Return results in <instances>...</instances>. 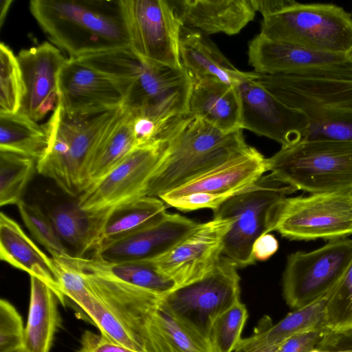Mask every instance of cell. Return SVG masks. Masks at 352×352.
<instances>
[{
	"label": "cell",
	"instance_id": "obj_1",
	"mask_svg": "<svg viewBox=\"0 0 352 352\" xmlns=\"http://www.w3.org/2000/svg\"><path fill=\"white\" fill-rule=\"evenodd\" d=\"M78 59L116 82L124 94L122 107L133 116L165 120L187 114L192 80L184 68L146 60L130 47Z\"/></svg>",
	"mask_w": 352,
	"mask_h": 352
},
{
	"label": "cell",
	"instance_id": "obj_23",
	"mask_svg": "<svg viewBox=\"0 0 352 352\" xmlns=\"http://www.w3.org/2000/svg\"><path fill=\"white\" fill-rule=\"evenodd\" d=\"M191 80L187 115L225 132L242 129V104L236 87L214 77Z\"/></svg>",
	"mask_w": 352,
	"mask_h": 352
},
{
	"label": "cell",
	"instance_id": "obj_21",
	"mask_svg": "<svg viewBox=\"0 0 352 352\" xmlns=\"http://www.w3.org/2000/svg\"><path fill=\"white\" fill-rule=\"evenodd\" d=\"M266 159L250 146L224 163L159 198H175L199 192L230 197L254 184L267 171Z\"/></svg>",
	"mask_w": 352,
	"mask_h": 352
},
{
	"label": "cell",
	"instance_id": "obj_11",
	"mask_svg": "<svg viewBox=\"0 0 352 352\" xmlns=\"http://www.w3.org/2000/svg\"><path fill=\"white\" fill-rule=\"evenodd\" d=\"M352 260V239L329 241L311 252L289 254L283 274V295L298 309L325 298L343 276Z\"/></svg>",
	"mask_w": 352,
	"mask_h": 352
},
{
	"label": "cell",
	"instance_id": "obj_15",
	"mask_svg": "<svg viewBox=\"0 0 352 352\" xmlns=\"http://www.w3.org/2000/svg\"><path fill=\"white\" fill-rule=\"evenodd\" d=\"M248 61L263 74L352 79V58L269 39L260 34L248 43Z\"/></svg>",
	"mask_w": 352,
	"mask_h": 352
},
{
	"label": "cell",
	"instance_id": "obj_4",
	"mask_svg": "<svg viewBox=\"0 0 352 352\" xmlns=\"http://www.w3.org/2000/svg\"><path fill=\"white\" fill-rule=\"evenodd\" d=\"M242 131L225 132L201 119L180 117L167 131L168 148L144 195L159 198L243 152L250 145Z\"/></svg>",
	"mask_w": 352,
	"mask_h": 352
},
{
	"label": "cell",
	"instance_id": "obj_34",
	"mask_svg": "<svg viewBox=\"0 0 352 352\" xmlns=\"http://www.w3.org/2000/svg\"><path fill=\"white\" fill-rule=\"evenodd\" d=\"M0 114H15L21 108L23 83L16 56L0 44Z\"/></svg>",
	"mask_w": 352,
	"mask_h": 352
},
{
	"label": "cell",
	"instance_id": "obj_44",
	"mask_svg": "<svg viewBox=\"0 0 352 352\" xmlns=\"http://www.w3.org/2000/svg\"><path fill=\"white\" fill-rule=\"evenodd\" d=\"M280 343L265 345L254 349L249 352H276Z\"/></svg>",
	"mask_w": 352,
	"mask_h": 352
},
{
	"label": "cell",
	"instance_id": "obj_25",
	"mask_svg": "<svg viewBox=\"0 0 352 352\" xmlns=\"http://www.w3.org/2000/svg\"><path fill=\"white\" fill-rule=\"evenodd\" d=\"M82 272H89L117 282L164 296L177 287L173 280L163 274L150 261L110 262L96 254L78 257L68 254L57 258Z\"/></svg>",
	"mask_w": 352,
	"mask_h": 352
},
{
	"label": "cell",
	"instance_id": "obj_46",
	"mask_svg": "<svg viewBox=\"0 0 352 352\" xmlns=\"http://www.w3.org/2000/svg\"><path fill=\"white\" fill-rule=\"evenodd\" d=\"M347 55L352 58V50L349 52V53Z\"/></svg>",
	"mask_w": 352,
	"mask_h": 352
},
{
	"label": "cell",
	"instance_id": "obj_40",
	"mask_svg": "<svg viewBox=\"0 0 352 352\" xmlns=\"http://www.w3.org/2000/svg\"><path fill=\"white\" fill-rule=\"evenodd\" d=\"M326 332L310 331L294 335L282 342L276 352H311Z\"/></svg>",
	"mask_w": 352,
	"mask_h": 352
},
{
	"label": "cell",
	"instance_id": "obj_12",
	"mask_svg": "<svg viewBox=\"0 0 352 352\" xmlns=\"http://www.w3.org/2000/svg\"><path fill=\"white\" fill-rule=\"evenodd\" d=\"M274 230L290 240H338L352 235V193L286 197Z\"/></svg>",
	"mask_w": 352,
	"mask_h": 352
},
{
	"label": "cell",
	"instance_id": "obj_35",
	"mask_svg": "<svg viewBox=\"0 0 352 352\" xmlns=\"http://www.w3.org/2000/svg\"><path fill=\"white\" fill-rule=\"evenodd\" d=\"M248 316L246 307L240 300L214 320L209 335L214 352H232L236 349Z\"/></svg>",
	"mask_w": 352,
	"mask_h": 352
},
{
	"label": "cell",
	"instance_id": "obj_9",
	"mask_svg": "<svg viewBox=\"0 0 352 352\" xmlns=\"http://www.w3.org/2000/svg\"><path fill=\"white\" fill-rule=\"evenodd\" d=\"M296 190L268 174L228 198L214 210V218L232 220L224 239L223 255L238 267L254 264L252 247L254 242L261 236L274 231L282 202L287 195Z\"/></svg>",
	"mask_w": 352,
	"mask_h": 352
},
{
	"label": "cell",
	"instance_id": "obj_13",
	"mask_svg": "<svg viewBox=\"0 0 352 352\" xmlns=\"http://www.w3.org/2000/svg\"><path fill=\"white\" fill-rule=\"evenodd\" d=\"M169 146L159 140L135 147L111 172L78 197L79 207L104 220L109 212L144 197L146 184Z\"/></svg>",
	"mask_w": 352,
	"mask_h": 352
},
{
	"label": "cell",
	"instance_id": "obj_19",
	"mask_svg": "<svg viewBox=\"0 0 352 352\" xmlns=\"http://www.w3.org/2000/svg\"><path fill=\"white\" fill-rule=\"evenodd\" d=\"M199 225L179 214H169L156 223L122 238L100 245L94 254L116 262L152 261L163 255Z\"/></svg>",
	"mask_w": 352,
	"mask_h": 352
},
{
	"label": "cell",
	"instance_id": "obj_37",
	"mask_svg": "<svg viewBox=\"0 0 352 352\" xmlns=\"http://www.w3.org/2000/svg\"><path fill=\"white\" fill-rule=\"evenodd\" d=\"M329 328L352 330V260L336 286L325 297Z\"/></svg>",
	"mask_w": 352,
	"mask_h": 352
},
{
	"label": "cell",
	"instance_id": "obj_29",
	"mask_svg": "<svg viewBox=\"0 0 352 352\" xmlns=\"http://www.w3.org/2000/svg\"><path fill=\"white\" fill-rule=\"evenodd\" d=\"M132 121L133 115L123 107L105 131L90 159L83 191L107 175L137 146Z\"/></svg>",
	"mask_w": 352,
	"mask_h": 352
},
{
	"label": "cell",
	"instance_id": "obj_45",
	"mask_svg": "<svg viewBox=\"0 0 352 352\" xmlns=\"http://www.w3.org/2000/svg\"><path fill=\"white\" fill-rule=\"evenodd\" d=\"M7 352H30L24 346H21L19 348L14 349L13 350L7 351Z\"/></svg>",
	"mask_w": 352,
	"mask_h": 352
},
{
	"label": "cell",
	"instance_id": "obj_47",
	"mask_svg": "<svg viewBox=\"0 0 352 352\" xmlns=\"http://www.w3.org/2000/svg\"><path fill=\"white\" fill-rule=\"evenodd\" d=\"M350 14H351V17H352V9H351V12H350Z\"/></svg>",
	"mask_w": 352,
	"mask_h": 352
},
{
	"label": "cell",
	"instance_id": "obj_8",
	"mask_svg": "<svg viewBox=\"0 0 352 352\" xmlns=\"http://www.w3.org/2000/svg\"><path fill=\"white\" fill-rule=\"evenodd\" d=\"M276 180L310 194L352 193V141H303L266 159Z\"/></svg>",
	"mask_w": 352,
	"mask_h": 352
},
{
	"label": "cell",
	"instance_id": "obj_43",
	"mask_svg": "<svg viewBox=\"0 0 352 352\" xmlns=\"http://www.w3.org/2000/svg\"><path fill=\"white\" fill-rule=\"evenodd\" d=\"M12 1L10 0H1L0 1V26L1 27L5 17L7 14L8 9L12 3Z\"/></svg>",
	"mask_w": 352,
	"mask_h": 352
},
{
	"label": "cell",
	"instance_id": "obj_18",
	"mask_svg": "<svg viewBox=\"0 0 352 352\" xmlns=\"http://www.w3.org/2000/svg\"><path fill=\"white\" fill-rule=\"evenodd\" d=\"M16 57L23 83L19 113L38 122L56 106L58 77L67 58L47 41L21 50Z\"/></svg>",
	"mask_w": 352,
	"mask_h": 352
},
{
	"label": "cell",
	"instance_id": "obj_14",
	"mask_svg": "<svg viewBox=\"0 0 352 352\" xmlns=\"http://www.w3.org/2000/svg\"><path fill=\"white\" fill-rule=\"evenodd\" d=\"M122 1L133 51L146 60L183 68L179 56L182 26L170 1Z\"/></svg>",
	"mask_w": 352,
	"mask_h": 352
},
{
	"label": "cell",
	"instance_id": "obj_2",
	"mask_svg": "<svg viewBox=\"0 0 352 352\" xmlns=\"http://www.w3.org/2000/svg\"><path fill=\"white\" fill-rule=\"evenodd\" d=\"M30 11L69 58L130 47L122 0H32Z\"/></svg>",
	"mask_w": 352,
	"mask_h": 352
},
{
	"label": "cell",
	"instance_id": "obj_22",
	"mask_svg": "<svg viewBox=\"0 0 352 352\" xmlns=\"http://www.w3.org/2000/svg\"><path fill=\"white\" fill-rule=\"evenodd\" d=\"M170 3L182 27L207 36L236 34L256 14L251 0H172Z\"/></svg>",
	"mask_w": 352,
	"mask_h": 352
},
{
	"label": "cell",
	"instance_id": "obj_38",
	"mask_svg": "<svg viewBox=\"0 0 352 352\" xmlns=\"http://www.w3.org/2000/svg\"><path fill=\"white\" fill-rule=\"evenodd\" d=\"M25 328L22 318L7 300H0V352L23 346Z\"/></svg>",
	"mask_w": 352,
	"mask_h": 352
},
{
	"label": "cell",
	"instance_id": "obj_28",
	"mask_svg": "<svg viewBox=\"0 0 352 352\" xmlns=\"http://www.w3.org/2000/svg\"><path fill=\"white\" fill-rule=\"evenodd\" d=\"M58 298L51 288L30 276V296L23 346L30 352H50L60 323Z\"/></svg>",
	"mask_w": 352,
	"mask_h": 352
},
{
	"label": "cell",
	"instance_id": "obj_20",
	"mask_svg": "<svg viewBox=\"0 0 352 352\" xmlns=\"http://www.w3.org/2000/svg\"><path fill=\"white\" fill-rule=\"evenodd\" d=\"M124 100L111 78L78 59L67 58L58 77V103L65 111L76 113L118 107Z\"/></svg>",
	"mask_w": 352,
	"mask_h": 352
},
{
	"label": "cell",
	"instance_id": "obj_30",
	"mask_svg": "<svg viewBox=\"0 0 352 352\" xmlns=\"http://www.w3.org/2000/svg\"><path fill=\"white\" fill-rule=\"evenodd\" d=\"M49 216L61 240L76 250V256L98 248L104 221L82 210L77 201L56 206Z\"/></svg>",
	"mask_w": 352,
	"mask_h": 352
},
{
	"label": "cell",
	"instance_id": "obj_41",
	"mask_svg": "<svg viewBox=\"0 0 352 352\" xmlns=\"http://www.w3.org/2000/svg\"><path fill=\"white\" fill-rule=\"evenodd\" d=\"M316 348L324 352H352V330L330 329Z\"/></svg>",
	"mask_w": 352,
	"mask_h": 352
},
{
	"label": "cell",
	"instance_id": "obj_24",
	"mask_svg": "<svg viewBox=\"0 0 352 352\" xmlns=\"http://www.w3.org/2000/svg\"><path fill=\"white\" fill-rule=\"evenodd\" d=\"M0 258L46 283L64 304L54 258L45 254L11 217L0 214Z\"/></svg>",
	"mask_w": 352,
	"mask_h": 352
},
{
	"label": "cell",
	"instance_id": "obj_6",
	"mask_svg": "<svg viewBox=\"0 0 352 352\" xmlns=\"http://www.w3.org/2000/svg\"><path fill=\"white\" fill-rule=\"evenodd\" d=\"M122 108L71 113L57 102L44 124L50 144L45 156L36 163L38 173L53 180L69 196L78 197L84 190L93 152Z\"/></svg>",
	"mask_w": 352,
	"mask_h": 352
},
{
	"label": "cell",
	"instance_id": "obj_42",
	"mask_svg": "<svg viewBox=\"0 0 352 352\" xmlns=\"http://www.w3.org/2000/svg\"><path fill=\"white\" fill-rule=\"evenodd\" d=\"M278 249V242L271 234H265L258 238L252 247V255L256 261H263L274 254Z\"/></svg>",
	"mask_w": 352,
	"mask_h": 352
},
{
	"label": "cell",
	"instance_id": "obj_32",
	"mask_svg": "<svg viewBox=\"0 0 352 352\" xmlns=\"http://www.w3.org/2000/svg\"><path fill=\"white\" fill-rule=\"evenodd\" d=\"M49 137L43 125L28 117L15 114H0V151H10L38 162L49 148Z\"/></svg>",
	"mask_w": 352,
	"mask_h": 352
},
{
	"label": "cell",
	"instance_id": "obj_17",
	"mask_svg": "<svg viewBox=\"0 0 352 352\" xmlns=\"http://www.w3.org/2000/svg\"><path fill=\"white\" fill-rule=\"evenodd\" d=\"M236 87L242 104V129L273 140L281 147L303 140L308 122L302 113L287 107L257 85L248 72Z\"/></svg>",
	"mask_w": 352,
	"mask_h": 352
},
{
	"label": "cell",
	"instance_id": "obj_26",
	"mask_svg": "<svg viewBox=\"0 0 352 352\" xmlns=\"http://www.w3.org/2000/svg\"><path fill=\"white\" fill-rule=\"evenodd\" d=\"M182 65L191 79L214 77L237 87L246 72L237 69L203 32L182 27L179 40Z\"/></svg>",
	"mask_w": 352,
	"mask_h": 352
},
{
	"label": "cell",
	"instance_id": "obj_5",
	"mask_svg": "<svg viewBox=\"0 0 352 352\" xmlns=\"http://www.w3.org/2000/svg\"><path fill=\"white\" fill-rule=\"evenodd\" d=\"M250 78L287 107L298 111L308 126L303 141H352V79L305 78L248 72Z\"/></svg>",
	"mask_w": 352,
	"mask_h": 352
},
{
	"label": "cell",
	"instance_id": "obj_27",
	"mask_svg": "<svg viewBox=\"0 0 352 352\" xmlns=\"http://www.w3.org/2000/svg\"><path fill=\"white\" fill-rule=\"evenodd\" d=\"M325 298L289 313L276 324L268 316L263 318L254 333L241 339L235 352H249L271 344H278L302 333L327 331Z\"/></svg>",
	"mask_w": 352,
	"mask_h": 352
},
{
	"label": "cell",
	"instance_id": "obj_31",
	"mask_svg": "<svg viewBox=\"0 0 352 352\" xmlns=\"http://www.w3.org/2000/svg\"><path fill=\"white\" fill-rule=\"evenodd\" d=\"M166 213L165 203L155 197L144 196L121 204L108 214L99 246L149 226Z\"/></svg>",
	"mask_w": 352,
	"mask_h": 352
},
{
	"label": "cell",
	"instance_id": "obj_3",
	"mask_svg": "<svg viewBox=\"0 0 352 352\" xmlns=\"http://www.w3.org/2000/svg\"><path fill=\"white\" fill-rule=\"evenodd\" d=\"M87 279L142 352H214L208 340L170 312L162 296L95 274Z\"/></svg>",
	"mask_w": 352,
	"mask_h": 352
},
{
	"label": "cell",
	"instance_id": "obj_39",
	"mask_svg": "<svg viewBox=\"0 0 352 352\" xmlns=\"http://www.w3.org/2000/svg\"><path fill=\"white\" fill-rule=\"evenodd\" d=\"M77 352H138L114 342L101 334L85 331Z\"/></svg>",
	"mask_w": 352,
	"mask_h": 352
},
{
	"label": "cell",
	"instance_id": "obj_36",
	"mask_svg": "<svg viewBox=\"0 0 352 352\" xmlns=\"http://www.w3.org/2000/svg\"><path fill=\"white\" fill-rule=\"evenodd\" d=\"M20 216L32 236L50 253L54 258L69 254L62 243L49 215L36 205L23 200L17 205Z\"/></svg>",
	"mask_w": 352,
	"mask_h": 352
},
{
	"label": "cell",
	"instance_id": "obj_7",
	"mask_svg": "<svg viewBox=\"0 0 352 352\" xmlns=\"http://www.w3.org/2000/svg\"><path fill=\"white\" fill-rule=\"evenodd\" d=\"M263 16L260 34L271 40L331 53L352 50V17L343 8L294 0H251Z\"/></svg>",
	"mask_w": 352,
	"mask_h": 352
},
{
	"label": "cell",
	"instance_id": "obj_33",
	"mask_svg": "<svg viewBox=\"0 0 352 352\" xmlns=\"http://www.w3.org/2000/svg\"><path fill=\"white\" fill-rule=\"evenodd\" d=\"M36 161L19 153L0 151V206L18 204L31 179Z\"/></svg>",
	"mask_w": 352,
	"mask_h": 352
},
{
	"label": "cell",
	"instance_id": "obj_10",
	"mask_svg": "<svg viewBox=\"0 0 352 352\" xmlns=\"http://www.w3.org/2000/svg\"><path fill=\"white\" fill-rule=\"evenodd\" d=\"M237 268L223 255L210 272L162 296V302L180 322L209 341L214 320L241 300Z\"/></svg>",
	"mask_w": 352,
	"mask_h": 352
},
{
	"label": "cell",
	"instance_id": "obj_16",
	"mask_svg": "<svg viewBox=\"0 0 352 352\" xmlns=\"http://www.w3.org/2000/svg\"><path fill=\"white\" fill-rule=\"evenodd\" d=\"M232 224L217 219L197 227L170 250L150 261L175 281L177 287L197 280L217 264L223 256L224 239Z\"/></svg>",
	"mask_w": 352,
	"mask_h": 352
}]
</instances>
